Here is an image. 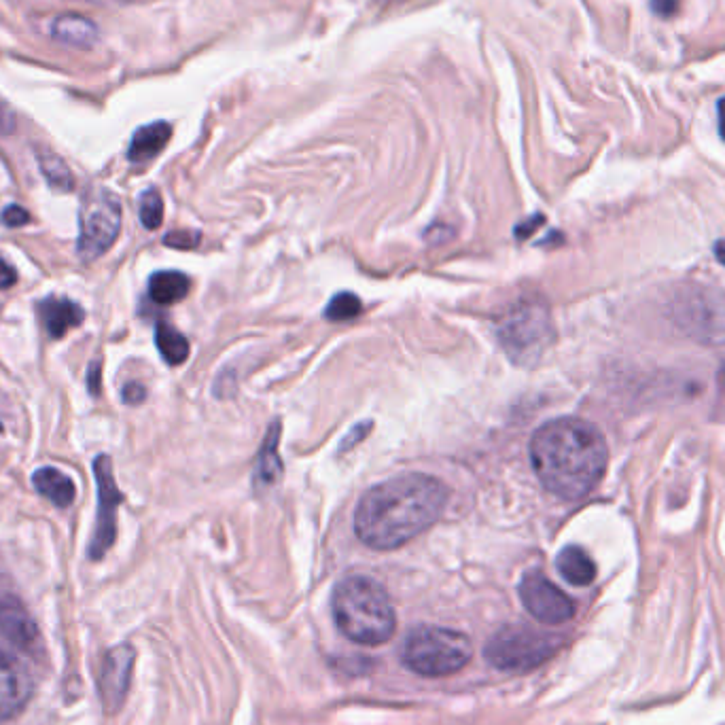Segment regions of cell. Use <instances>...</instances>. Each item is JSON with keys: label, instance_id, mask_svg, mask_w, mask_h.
Masks as SVG:
<instances>
[{"label": "cell", "instance_id": "cell-21", "mask_svg": "<svg viewBox=\"0 0 725 725\" xmlns=\"http://www.w3.org/2000/svg\"><path fill=\"white\" fill-rule=\"evenodd\" d=\"M278 439H280V427H276L274 424L268 437H265L261 452H259L257 475H255L259 484H274L282 473L280 456H278Z\"/></svg>", "mask_w": 725, "mask_h": 725}, {"label": "cell", "instance_id": "cell-26", "mask_svg": "<svg viewBox=\"0 0 725 725\" xmlns=\"http://www.w3.org/2000/svg\"><path fill=\"white\" fill-rule=\"evenodd\" d=\"M121 397H123V401H126L128 405H138V403H143V401H145L147 391H145V386H143V384L130 382V384L123 386Z\"/></svg>", "mask_w": 725, "mask_h": 725}, {"label": "cell", "instance_id": "cell-16", "mask_svg": "<svg viewBox=\"0 0 725 725\" xmlns=\"http://www.w3.org/2000/svg\"><path fill=\"white\" fill-rule=\"evenodd\" d=\"M170 136H172V128L166 121H155V123H149V126H145V128L136 130L132 136L130 149H128L130 162H149V159H153L155 155H159L166 149Z\"/></svg>", "mask_w": 725, "mask_h": 725}, {"label": "cell", "instance_id": "cell-10", "mask_svg": "<svg viewBox=\"0 0 725 725\" xmlns=\"http://www.w3.org/2000/svg\"><path fill=\"white\" fill-rule=\"evenodd\" d=\"M520 600L524 609L545 626H560L573 620L575 603L564 594L556 583H552L543 573H526L520 581Z\"/></svg>", "mask_w": 725, "mask_h": 725}, {"label": "cell", "instance_id": "cell-13", "mask_svg": "<svg viewBox=\"0 0 725 725\" xmlns=\"http://www.w3.org/2000/svg\"><path fill=\"white\" fill-rule=\"evenodd\" d=\"M49 34L53 41L77 49H90L98 43L96 24L79 13H62L58 17H53Z\"/></svg>", "mask_w": 725, "mask_h": 725}, {"label": "cell", "instance_id": "cell-18", "mask_svg": "<svg viewBox=\"0 0 725 725\" xmlns=\"http://www.w3.org/2000/svg\"><path fill=\"white\" fill-rule=\"evenodd\" d=\"M191 289V280L183 272L164 270L155 272L149 278V295L159 306H172L176 302H183Z\"/></svg>", "mask_w": 725, "mask_h": 725}, {"label": "cell", "instance_id": "cell-32", "mask_svg": "<svg viewBox=\"0 0 725 725\" xmlns=\"http://www.w3.org/2000/svg\"><path fill=\"white\" fill-rule=\"evenodd\" d=\"M723 384H725V376H723Z\"/></svg>", "mask_w": 725, "mask_h": 725}, {"label": "cell", "instance_id": "cell-11", "mask_svg": "<svg viewBox=\"0 0 725 725\" xmlns=\"http://www.w3.org/2000/svg\"><path fill=\"white\" fill-rule=\"evenodd\" d=\"M136 651L132 645L123 643L104 653L98 675V692L106 713H117L128 696L132 683Z\"/></svg>", "mask_w": 725, "mask_h": 725}, {"label": "cell", "instance_id": "cell-27", "mask_svg": "<svg viewBox=\"0 0 725 725\" xmlns=\"http://www.w3.org/2000/svg\"><path fill=\"white\" fill-rule=\"evenodd\" d=\"M15 132V113L11 111V106L0 98V134L9 136Z\"/></svg>", "mask_w": 725, "mask_h": 725}, {"label": "cell", "instance_id": "cell-8", "mask_svg": "<svg viewBox=\"0 0 725 725\" xmlns=\"http://www.w3.org/2000/svg\"><path fill=\"white\" fill-rule=\"evenodd\" d=\"M0 653L26 658L34 664L43 660V639L26 607L11 596H0Z\"/></svg>", "mask_w": 725, "mask_h": 725}, {"label": "cell", "instance_id": "cell-20", "mask_svg": "<svg viewBox=\"0 0 725 725\" xmlns=\"http://www.w3.org/2000/svg\"><path fill=\"white\" fill-rule=\"evenodd\" d=\"M155 344H157L159 355L164 357V361L168 365H181L189 357V342L185 335L164 321L157 323Z\"/></svg>", "mask_w": 725, "mask_h": 725}, {"label": "cell", "instance_id": "cell-33", "mask_svg": "<svg viewBox=\"0 0 725 725\" xmlns=\"http://www.w3.org/2000/svg\"><path fill=\"white\" fill-rule=\"evenodd\" d=\"M0 429H3V424H0Z\"/></svg>", "mask_w": 725, "mask_h": 725}, {"label": "cell", "instance_id": "cell-14", "mask_svg": "<svg viewBox=\"0 0 725 725\" xmlns=\"http://www.w3.org/2000/svg\"><path fill=\"white\" fill-rule=\"evenodd\" d=\"M41 316L45 321V329L49 338L60 340L66 335L68 329L79 327L83 323V310L73 299L66 297H47L39 304Z\"/></svg>", "mask_w": 725, "mask_h": 725}, {"label": "cell", "instance_id": "cell-17", "mask_svg": "<svg viewBox=\"0 0 725 725\" xmlns=\"http://www.w3.org/2000/svg\"><path fill=\"white\" fill-rule=\"evenodd\" d=\"M556 569L562 575V579H567L571 586L577 588L590 586V583L596 579L594 560L588 556L586 550H581L577 545L564 547L556 558Z\"/></svg>", "mask_w": 725, "mask_h": 725}, {"label": "cell", "instance_id": "cell-19", "mask_svg": "<svg viewBox=\"0 0 725 725\" xmlns=\"http://www.w3.org/2000/svg\"><path fill=\"white\" fill-rule=\"evenodd\" d=\"M34 153H37L39 168L47 179L49 187H53L56 191H73L75 189V176L58 153H53L51 149H45V147H37V151Z\"/></svg>", "mask_w": 725, "mask_h": 725}, {"label": "cell", "instance_id": "cell-15", "mask_svg": "<svg viewBox=\"0 0 725 725\" xmlns=\"http://www.w3.org/2000/svg\"><path fill=\"white\" fill-rule=\"evenodd\" d=\"M32 486L53 505L64 509L75 503L77 488L68 475L56 467H41L32 473Z\"/></svg>", "mask_w": 725, "mask_h": 725}, {"label": "cell", "instance_id": "cell-25", "mask_svg": "<svg viewBox=\"0 0 725 725\" xmlns=\"http://www.w3.org/2000/svg\"><path fill=\"white\" fill-rule=\"evenodd\" d=\"M0 221H3L5 227H22L26 223H30V215L28 210L17 206V204H11L3 210V215H0Z\"/></svg>", "mask_w": 725, "mask_h": 725}, {"label": "cell", "instance_id": "cell-28", "mask_svg": "<svg viewBox=\"0 0 725 725\" xmlns=\"http://www.w3.org/2000/svg\"><path fill=\"white\" fill-rule=\"evenodd\" d=\"M17 282V272L13 265H9L3 257H0V291L11 289Z\"/></svg>", "mask_w": 725, "mask_h": 725}, {"label": "cell", "instance_id": "cell-22", "mask_svg": "<svg viewBox=\"0 0 725 725\" xmlns=\"http://www.w3.org/2000/svg\"><path fill=\"white\" fill-rule=\"evenodd\" d=\"M363 312V302L355 295V293H338L331 304L325 310V316L329 321H350V318H357Z\"/></svg>", "mask_w": 725, "mask_h": 725}, {"label": "cell", "instance_id": "cell-12", "mask_svg": "<svg viewBox=\"0 0 725 725\" xmlns=\"http://www.w3.org/2000/svg\"><path fill=\"white\" fill-rule=\"evenodd\" d=\"M34 662L0 653V723L24 711L34 692Z\"/></svg>", "mask_w": 725, "mask_h": 725}, {"label": "cell", "instance_id": "cell-7", "mask_svg": "<svg viewBox=\"0 0 725 725\" xmlns=\"http://www.w3.org/2000/svg\"><path fill=\"white\" fill-rule=\"evenodd\" d=\"M121 229V202L111 189L92 187L79 212L77 253L85 261L102 257L115 244Z\"/></svg>", "mask_w": 725, "mask_h": 725}, {"label": "cell", "instance_id": "cell-31", "mask_svg": "<svg viewBox=\"0 0 725 725\" xmlns=\"http://www.w3.org/2000/svg\"><path fill=\"white\" fill-rule=\"evenodd\" d=\"M715 255H717V259L725 265V240H719V242L715 244Z\"/></svg>", "mask_w": 725, "mask_h": 725}, {"label": "cell", "instance_id": "cell-9", "mask_svg": "<svg viewBox=\"0 0 725 725\" xmlns=\"http://www.w3.org/2000/svg\"><path fill=\"white\" fill-rule=\"evenodd\" d=\"M94 475L98 484V520L90 543V558L100 560L111 550L117 537V507L123 503V494L117 488L111 456L100 454L94 461Z\"/></svg>", "mask_w": 725, "mask_h": 725}, {"label": "cell", "instance_id": "cell-23", "mask_svg": "<svg viewBox=\"0 0 725 725\" xmlns=\"http://www.w3.org/2000/svg\"><path fill=\"white\" fill-rule=\"evenodd\" d=\"M164 221V200L157 189H147L140 198V223L153 232Z\"/></svg>", "mask_w": 725, "mask_h": 725}, {"label": "cell", "instance_id": "cell-3", "mask_svg": "<svg viewBox=\"0 0 725 725\" xmlns=\"http://www.w3.org/2000/svg\"><path fill=\"white\" fill-rule=\"evenodd\" d=\"M331 613L346 639L367 647L391 641L397 628L391 596L382 583L367 575H350L335 586Z\"/></svg>", "mask_w": 725, "mask_h": 725}, {"label": "cell", "instance_id": "cell-5", "mask_svg": "<svg viewBox=\"0 0 725 725\" xmlns=\"http://www.w3.org/2000/svg\"><path fill=\"white\" fill-rule=\"evenodd\" d=\"M560 645L562 639L556 634L528 626H505L488 639L484 658L505 673H528L550 660Z\"/></svg>", "mask_w": 725, "mask_h": 725}, {"label": "cell", "instance_id": "cell-30", "mask_svg": "<svg viewBox=\"0 0 725 725\" xmlns=\"http://www.w3.org/2000/svg\"><path fill=\"white\" fill-rule=\"evenodd\" d=\"M717 111H719V134L725 140V96L719 100Z\"/></svg>", "mask_w": 725, "mask_h": 725}, {"label": "cell", "instance_id": "cell-1", "mask_svg": "<svg viewBox=\"0 0 725 725\" xmlns=\"http://www.w3.org/2000/svg\"><path fill=\"white\" fill-rule=\"evenodd\" d=\"M448 488L427 473H401L369 488L355 511V533L371 550L391 552L444 514Z\"/></svg>", "mask_w": 725, "mask_h": 725}, {"label": "cell", "instance_id": "cell-29", "mask_svg": "<svg viewBox=\"0 0 725 725\" xmlns=\"http://www.w3.org/2000/svg\"><path fill=\"white\" fill-rule=\"evenodd\" d=\"M87 391L92 395L100 393V361H92L87 367Z\"/></svg>", "mask_w": 725, "mask_h": 725}, {"label": "cell", "instance_id": "cell-24", "mask_svg": "<svg viewBox=\"0 0 725 725\" xmlns=\"http://www.w3.org/2000/svg\"><path fill=\"white\" fill-rule=\"evenodd\" d=\"M164 242H166V246H170V249L187 251V249H196L200 242V234L198 232H172L164 238Z\"/></svg>", "mask_w": 725, "mask_h": 725}, {"label": "cell", "instance_id": "cell-4", "mask_svg": "<svg viewBox=\"0 0 725 725\" xmlns=\"http://www.w3.org/2000/svg\"><path fill=\"white\" fill-rule=\"evenodd\" d=\"M473 658V643L467 634L420 626L401 645V662L420 677H450L463 670Z\"/></svg>", "mask_w": 725, "mask_h": 725}, {"label": "cell", "instance_id": "cell-2", "mask_svg": "<svg viewBox=\"0 0 725 725\" xmlns=\"http://www.w3.org/2000/svg\"><path fill=\"white\" fill-rule=\"evenodd\" d=\"M609 448L603 433L581 418L545 422L530 439V463L547 492L577 501L603 480Z\"/></svg>", "mask_w": 725, "mask_h": 725}, {"label": "cell", "instance_id": "cell-6", "mask_svg": "<svg viewBox=\"0 0 725 725\" xmlns=\"http://www.w3.org/2000/svg\"><path fill=\"white\" fill-rule=\"evenodd\" d=\"M499 340L514 363H535L554 340L550 310L541 302L518 304L501 321Z\"/></svg>", "mask_w": 725, "mask_h": 725}]
</instances>
